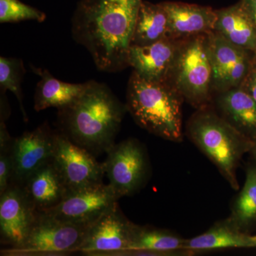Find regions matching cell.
Instances as JSON below:
<instances>
[{
	"label": "cell",
	"mask_w": 256,
	"mask_h": 256,
	"mask_svg": "<svg viewBox=\"0 0 256 256\" xmlns=\"http://www.w3.org/2000/svg\"><path fill=\"white\" fill-rule=\"evenodd\" d=\"M143 0H80L72 18L76 43L86 48L100 72L128 66V52Z\"/></svg>",
	"instance_id": "cell-1"
},
{
	"label": "cell",
	"mask_w": 256,
	"mask_h": 256,
	"mask_svg": "<svg viewBox=\"0 0 256 256\" xmlns=\"http://www.w3.org/2000/svg\"><path fill=\"white\" fill-rule=\"evenodd\" d=\"M127 110L107 85L89 80L74 104L58 110L60 132L94 156L106 153Z\"/></svg>",
	"instance_id": "cell-2"
},
{
	"label": "cell",
	"mask_w": 256,
	"mask_h": 256,
	"mask_svg": "<svg viewBox=\"0 0 256 256\" xmlns=\"http://www.w3.org/2000/svg\"><path fill=\"white\" fill-rule=\"evenodd\" d=\"M182 98L168 82H150L133 72L126 107L142 129L166 140L181 142Z\"/></svg>",
	"instance_id": "cell-3"
},
{
	"label": "cell",
	"mask_w": 256,
	"mask_h": 256,
	"mask_svg": "<svg viewBox=\"0 0 256 256\" xmlns=\"http://www.w3.org/2000/svg\"><path fill=\"white\" fill-rule=\"evenodd\" d=\"M188 133L192 142L215 164L232 188L238 191L237 170L254 142L223 117L206 110L192 118Z\"/></svg>",
	"instance_id": "cell-4"
},
{
	"label": "cell",
	"mask_w": 256,
	"mask_h": 256,
	"mask_svg": "<svg viewBox=\"0 0 256 256\" xmlns=\"http://www.w3.org/2000/svg\"><path fill=\"white\" fill-rule=\"evenodd\" d=\"M92 224L62 222L45 212H38L25 242L20 246L4 248L0 254L3 256H62L77 252Z\"/></svg>",
	"instance_id": "cell-5"
},
{
	"label": "cell",
	"mask_w": 256,
	"mask_h": 256,
	"mask_svg": "<svg viewBox=\"0 0 256 256\" xmlns=\"http://www.w3.org/2000/svg\"><path fill=\"white\" fill-rule=\"evenodd\" d=\"M168 82L192 104L203 107L210 100L212 68L204 34L192 36L180 46Z\"/></svg>",
	"instance_id": "cell-6"
},
{
	"label": "cell",
	"mask_w": 256,
	"mask_h": 256,
	"mask_svg": "<svg viewBox=\"0 0 256 256\" xmlns=\"http://www.w3.org/2000/svg\"><path fill=\"white\" fill-rule=\"evenodd\" d=\"M106 153L104 171L120 198L134 194L146 184L149 162L144 146L138 140L129 138L114 144Z\"/></svg>",
	"instance_id": "cell-7"
},
{
	"label": "cell",
	"mask_w": 256,
	"mask_h": 256,
	"mask_svg": "<svg viewBox=\"0 0 256 256\" xmlns=\"http://www.w3.org/2000/svg\"><path fill=\"white\" fill-rule=\"evenodd\" d=\"M52 160L63 178L68 193L102 182L105 174L102 163L98 162L94 154L62 132H56Z\"/></svg>",
	"instance_id": "cell-8"
},
{
	"label": "cell",
	"mask_w": 256,
	"mask_h": 256,
	"mask_svg": "<svg viewBox=\"0 0 256 256\" xmlns=\"http://www.w3.org/2000/svg\"><path fill=\"white\" fill-rule=\"evenodd\" d=\"M120 198L110 184L102 182L68 192L60 203L44 212L62 222L92 224Z\"/></svg>",
	"instance_id": "cell-9"
},
{
	"label": "cell",
	"mask_w": 256,
	"mask_h": 256,
	"mask_svg": "<svg viewBox=\"0 0 256 256\" xmlns=\"http://www.w3.org/2000/svg\"><path fill=\"white\" fill-rule=\"evenodd\" d=\"M212 87L220 92L240 87L254 66L249 50L234 45L215 31L207 34Z\"/></svg>",
	"instance_id": "cell-10"
},
{
	"label": "cell",
	"mask_w": 256,
	"mask_h": 256,
	"mask_svg": "<svg viewBox=\"0 0 256 256\" xmlns=\"http://www.w3.org/2000/svg\"><path fill=\"white\" fill-rule=\"evenodd\" d=\"M134 226L116 203L92 224L77 252L89 256H116L129 248Z\"/></svg>",
	"instance_id": "cell-11"
},
{
	"label": "cell",
	"mask_w": 256,
	"mask_h": 256,
	"mask_svg": "<svg viewBox=\"0 0 256 256\" xmlns=\"http://www.w3.org/2000/svg\"><path fill=\"white\" fill-rule=\"evenodd\" d=\"M22 186L11 184L0 194V236L6 248L20 246L28 238L37 213Z\"/></svg>",
	"instance_id": "cell-12"
},
{
	"label": "cell",
	"mask_w": 256,
	"mask_h": 256,
	"mask_svg": "<svg viewBox=\"0 0 256 256\" xmlns=\"http://www.w3.org/2000/svg\"><path fill=\"white\" fill-rule=\"evenodd\" d=\"M56 132L46 124L15 138L12 146L14 172L12 182L22 185L26 178L52 159Z\"/></svg>",
	"instance_id": "cell-13"
},
{
	"label": "cell",
	"mask_w": 256,
	"mask_h": 256,
	"mask_svg": "<svg viewBox=\"0 0 256 256\" xmlns=\"http://www.w3.org/2000/svg\"><path fill=\"white\" fill-rule=\"evenodd\" d=\"M175 40L165 38L146 46H130L128 66L142 78L166 82L180 46Z\"/></svg>",
	"instance_id": "cell-14"
},
{
	"label": "cell",
	"mask_w": 256,
	"mask_h": 256,
	"mask_svg": "<svg viewBox=\"0 0 256 256\" xmlns=\"http://www.w3.org/2000/svg\"><path fill=\"white\" fill-rule=\"evenodd\" d=\"M169 20L171 38L204 34L214 31L216 11L210 6L165 2H162Z\"/></svg>",
	"instance_id": "cell-15"
},
{
	"label": "cell",
	"mask_w": 256,
	"mask_h": 256,
	"mask_svg": "<svg viewBox=\"0 0 256 256\" xmlns=\"http://www.w3.org/2000/svg\"><path fill=\"white\" fill-rule=\"evenodd\" d=\"M20 186L38 212L56 206L68 193L63 178L52 159L32 173Z\"/></svg>",
	"instance_id": "cell-16"
},
{
	"label": "cell",
	"mask_w": 256,
	"mask_h": 256,
	"mask_svg": "<svg viewBox=\"0 0 256 256\" xmlns=\"http://www.w3.org/2000/svg\"><path fill=\"white\" fill-rule=\"evenodd\" d=\"M218 106L224 118L242 134L256 140V101L242 87L234 88L222 92Z\"/></svg>",
	"instance_id": "cell-17"
},
{
	"label": "cell",
	"mask_w": 256,
	"mask_h": 256,
	"mask_svg": "<svg viewBox=\"0 0 256 256\" xmlns=\"http://www.w3.org/2000/svg\"><path fill=\"white\" fill-rule=\"evenodd\" d=\"M214 31L236 46L254 53L256 26L242 2L217 10Z\"/></svg>",
	"instance_id": "cell-18"
},
{
	"label": "cell",
	"mask_w": 256,
	"mask_h": 256,
	"mask_svg": "<svg viewBox=\"0 0 256 256\" xmlns=\"http://www.w3.org/2000/svg\"><path fill=\"white\" fill-rule=\"evenodd\" d=\"M33 70L41 77L34 95V109L37 112L50 108H56L58 110L68 107L80 97L87 86V82L68 84L58 80L46 69L33 67Z\"/></svg>",
	"instance_id": "cell-19"
},
{
	"label": "cell",
	"mask_w": 256,
	"mask_h": 256,
	"mask_svg": "<svg viewBox=\"0 0 256 256\" xmlns=\"http://www.w3.org/2000/svg\"><path fill=\"white\" fill-rule=\"evenodd\" d=\"M252 234L242 233L228 220L216 222L206 232L186 239L184 250L192 254L228 248H252Z\"/></svg>",
	"instance_id": "cell-20"
},
{
	"label": "cell",
	"mask_w": 256,
	"mask_h": 256,
	"mask_svg": "<svg viewBox=\"0 0 256 256\" xmlns=\"http://www.w3.org/2000/svg\"><path fill=\"white\" fill-rule=\"evenodd\" d=\"M172 38L169 20L162 3L143 1L138 12L131 46H146Z\"/></svg>",
	"instance_id": "cell-21"
},
{
	"label": "cell",
	"mask_w": 256,
	"mask_h": 256,
	"mask_svg": "<svg viewBox=\"0 0 256 256\" xmlns=\"http://www.w3.org/2000/svg\"><path fill=\"white\" fill-rule=\"evenodd\" d=\"M186 239L166 229L134 224L132 238L127 250H146L162 252L166 256H191L184 250Z\"/></svg>",
	"instance_id": "cell-22"
},
{
	"label": "cell",
	"mask_w": 256,
	"mask_h": 256,
	"mask_svg": "<svg viewBox=\"0 0 256 256\" xmlns=\"http://www.w3.org/2000/svg\"><path fill=\"white\" fill-rule=\"evenodd\" d=\"M227 220L242 233L252 234L256 230V164L250 163L246 171L242 190L232 205Z\"/></svg>",
	"instance_id": "cell-23"
},
{
	"label": "cell",
	"mask_w": 256,
	"mask_h": 256,
	"mask_svg": "<svg viewBox=\"0 0 256 256\" xmlns=\"http://www.w3.org/2000/svg\"><path fill=\"white\" fill-rule=\"evenodd\" d=\"M26 74L23 60L21 58L0 57V88L2 94L9 90L18 101L20 110L25 122L28 121V116L23 106V94L22 82Z\"/></svg>",
	"instance_id": "cell-24"
},
{
	"label": "cell",
	"mask_w": 256,
	"mask_h": 256,
	"mask_svg": "<svg viewBox=\"0 0 256 256\" xmlns=\"http://www.w3.org/2000/svg\"><path fill=\"white\" fill-rule=\"evenodd\" d=\"M44 12L24 4L20 0H0V22L12 23L34 20L43 22L46 20Z\"/></svg>",
	"instance_id": "cell-25"
},
{
	"label": "cell",
	"mask_w": 256,
	"mask_h": 256,
	"mask_svg": "<svg viewBox=\"0 0 256 256\" xmlns=\"http://www.w3.org/2000/svg\"><path fill=\"white\" fill-rule=\"evenodd\" d=\"M13 172L14 164L12 148L0 152V194H2L12 182Z\"/></svg>",
	"instance_id": "cell-26"
},
{
	"label": "cell",
	"mask_w": 256,
	"mask_h": 256,
	"mask_svg": "<svg viewBox=\"0 0 256 256\" xmlns=\"http://www.w3.org/2000/svg\"><path fill=\"white\" fill-rule=\"evenodd\" d=\"M240 87L246 90L256 101V66L254 65Z\"/></svg>",
	"instance_id": "cell-27"
},
{
	"label": "cell",
	"mask_w": 256,
	"mask_h": 256,
	"mask_svg": "<svg viewBox=\"0 0 256 256\" xmlns=\"http://www.w3.org/2000/svg\"><path fill=\"white\" fill-rule=\"evenodd\" d=\"M240 2L256 26V0H240Z\"/></svg>",
	"instance_id": "cell-28"
},
{
	"label": "cell",
	"mask_w": 256,
	"mask_h": 256,
	"mask_svg": "<svg viewBox=\"0 0 256 256\" xmlns=\"http://www.w3.org/2000/svg\"><path fill=\"white\" fill-rule=\"evenodd\" d=\"M248 154H250V156H252V162L256 164V140L255 141H254L252 149H250Z\"/></svg>",
	"instance_id": "cell-29"
},
{
	"label": "cell",
	"mask_w": 256,
	"mask_h": 256,
	"mask_svg": "<svg viewBox=\"0 0 256 256\" xmlns=\"http://www.w3.org/2000/svg\"><path fill=\"white\" fill-rule=\"evenodd\" d=\"M250 239L252 244V248H256V235H250Z\"/></svg>",
	"instance_id": "cell-30"
},
{
	"label": "cell",
	"mask_w": 256,
	"mask_h": 256,
	"mask_svg": "<svg viewBox=\"0 0 256 256\" xmlns=\"http://www.w3.org/2000/svg\"><path fill=\"white\" fill-rule=\"evenodd\" d=\"M252 58H254V65L256 66V50L254 52V57H252Z\"/></svg>",
	"instance_id": "cell-31"
}]
</instances>
